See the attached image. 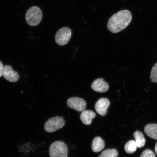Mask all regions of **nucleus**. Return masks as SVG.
<instances>
[{"instance_id": "f257e3e1", "label": "nucleus", "mask_w": 157, "mask_h": 157, "mask_svg": "<svg viewBox=\"0 0 157 157\" xmlns=\"http://www.w3.org/2000/svg\"><path fill=\"white\" fill-rule=\"evenodd\" d=\"M132 19L130 11L127 10H121L110 18L107 23V28L112 33H119L128 26Z\"/></svg>"}, {"instance_id": "f03ea898", "label": "nucleus", "mask_w": 157, "mask_h": 157, "mask_svg": "<svg viewBox=\"0 0 157 157\" xmlns=\"http://www.w3.org/2000/svg\"><path fill=\"white\" fill-rule=\"evenodd\" d=\"M42 16V11L39 7L33 6L27 10L25 14V20L30 26H36L41 22Z\"/></svg>"}, {"instance_id": "7ed1b4c3", "label": "nucleus", "mask_w": 157, "mask_h": 157, "mask_svg": "<svg viewBox=\"0 0 157 157\" xmlns=\"http://www.w3.org/2000/svg\"><path fill=\"white\" fill-rule=\"evenodd\" d=\"M49 153L50 157H68V147L64 142L56 141L51 145Z\"/></svg>"}, {"instance_id": "20e7f679", "label": "nucleus", "mask_w": 157, "mask_h": 157, "mask_svg": "<svg viewBox=\"0 0 157 157\" xmlns=\"http://www.w3.org/2000/svg\"><path fill=\"white\" fill-rule=\"evenodd\" d=\"M65 123L63 117L60 116L52 117L45 123L44 128L47 132H53L62 128L64 126Z\"/></svg>"}, {"instance_id": "39448f33", "label": "nucleus", "mask_w": 157, "mask_h": 157, "mask_svg": "<svg viewBox=\"0 0 157 157\" xmlns=\"http://www.w3.org/2000/svg\"><path fill=\"white\" fill-rule=\"evenodd\" d=\"M71 35V29L67 27H63L56 32L55 36V41L59 46H64L67 44Z\"/></svg>"}, {"instance_id": "423d86ee", "label": "nucleus", "mask_w": 157, "mask_h": 157, "mask_svg": "<svg viewBox=\"0 0 157 157\" xmlns=\"http://www.w3.org/2000/svg\"><path fill=\"white\" fill-rule=\"evenodd\" d=\"M67 104L71 109L78 112L85 110L87 106V103L83 99L77 97L69 98L67 102Z\"/></svg>"}, {"instance_id": "0eeeda50", "label": "nucleus", "mask_w": 157, "mask_h": 157, "mask_svg": "<svg viewBox=\"0 0 157 157\" xmlns=\"http://www.w3.org/2000/svg\"><path fill=\"white\" fill-rule=\"evenodd\" d=\"M110 105L109 100L106 98H102L98 100L95 105L97 112L101 116L107 115V109Z\"/></svg>"}, {"instance_id": "6e6552de", "label": "nucleus", "mask_w": 157, "mask_h": 157, "mask_svg": "<svg viewBox=\"0 0 157 157\" xmlns=\"http://www.w3.org/2000/svg\"><path fill=\"white\" fill-rule=\"evenodd\" d=\"M2 75L7 81L11 82H17L19 78L18 73L13 69L11 66L9 65L3 67Z\"/></svg>"}, {"instance_id": "1a4fd4ad", "label": "nucleus", "mask_w": 157, "mask_h": 157, "mask_svg": "<svg viewBox=\"0 0 157 157\" xmlns=\"http://www.w3.org/2000/svg\"><path fill=\"white\" fill-rule=\"evenodd\" d=\"M91 88L94 91L100 93H104L109 90V84L103 78H97L91 84Z\"/></svg>"}, {"instance_id": "9d476101", "label": "nucleus", "mask_w": 157, "mask_h": 157, "mask_svg": "<svg viewBox=\"0 0 157 157\" xmlns=\"http://www.w3.org/2000/svg\"><path fill=\"white\" fill-rule=\"evenodd\" d=\"M96 117V114L91 110H84L82 112L80 115V119L82 123L86 125L91 124L92 119Z\"/></svg>"}, {"instance_id": "9b49d317", "label": "nucleus", "mask_w": 157, "mask_h": 157, "mask_svg": "<svg viewBox=\"0 0 157 157\" xmlns=\"http://www.w3.org/2000/svg\"><path fill=\"white\" fill-rule=\"evenodd\" d=\"M105 146V142L100 137H96L92 142V150L94 152H98L102 150Z\"/></svg>"}, {"instance_id": "f8f14e48", "label": "nucleus", "mask_w": 157, "mask_h": 157, "mask_svg": "<svg viewBox=\"0 0 157 157\" xmlns=\"http://www.w3.org/2000/svg\"><path fill=\"white\" fill-rule=\"evenodd\" d=\"M144 131L145 133L151 138L157 139V124H150L145 127Z\"/></svg>"}, {"instance_id": "ddd939ff", "label": "nucleus", "mask_w": 157, "mask_h": 157, "mask_svg": "<svg viewBox=\"0 0 157 157\" xmlns=\"http://www.w3.org/2000/svg\"><path fill=\"white\" fill-rule=\"evenodd\" d=\"M134 136L137 147L139 148H142L146 144V140L142 132L137 131L134 133Z\"/></svg>"}, {"instance_id": "4468645a", "label": "nucleus", "mask_w": 157, "mask_h": 157, "mask_svg": "<svg viewBox=\"0 0 157 157\" xmlns=\"http://www.w3.org/2000/svg\"><path fill=\"white\" fill-rule=\"evenodd\" d=\"M137 148L136 142L131 140L128 142L125 146V150L128 154H131L136 151Z\"/></svg>"}, {"instance_id": "2eb2a0df", "label": "nucleus", "mask_w": 157, "mask_h": 157, "mask_svg": "<svg viewBox=\"0 0 157 157\" xmlns=\"http://www.w3.org/2000/svg\"><path fill=\"white\" fill-rule=\"evenodd\" d=\"M118 153L115 149H107L103 151L99 157H117Z\"/></svg>"}, {"instance_id": "dca6fc26", "label": "nucleus", "mask_w": 157, "mask_h": 157, "mask_svg": "<svg viewBox=\"0 0 157 157\" xmlns=\"http://www.w3.org/2000/svg\"><path fill=\"white\" fill-rule=\"evenodd\" d=\"M150 79L153 83H157V63L152 69L150 75Z\"/></svg>"}, {"instance_id": "f3484780", "label": "nucleus", "mask_w": 157, "mask_h": 157, "mask_svg": "<svg viewBox=\"0 0 157 157\" xmlns=\"http://www.w3.org/2000/svg\"><path fill=\"white\" fill-rule=\"evenodd\" d=\"M140 157H156V156L152 151L147 149L143 152Z\"/></svg>"}, {"instance_id": "a211bd4d", "label": "nucleus", "mask_w": 157, "mask_h": 157, "mask_svg": "<svg viewBox=\"0 0 157 157\" xmlns=\"http://www.w3.org/2000/svg\"><path fill=\"white\" fill-rule=\"evenodd\" d=\"M3 67L2 62L0 61V77L2 76Z\"/></svg>"}, {"instance_id": "6ab92c4d", "label": "nucleus", "mask_w": 157, "mask_h": 157, "mask_svg": "<svg viewBox=\"0 0 157 157\" xmlns=\"http://www.w3.org/2000/svg\"><path fill=\"white\" fill-rule=\"evenodd\" d=\"M155 152L157 155V142L156 143V144L155 145Z\"/></svg>"}]
</instances>
